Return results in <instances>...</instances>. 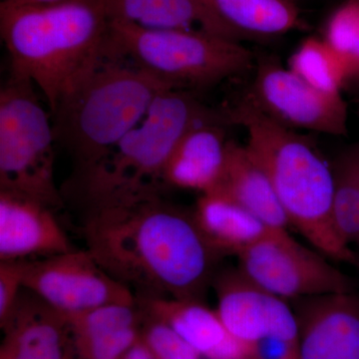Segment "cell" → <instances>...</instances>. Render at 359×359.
I'll return each instance as SVG.
<instances>
[{
    "instance_id": "1",
    "label": "cell",
    "mask_w": 359,
    "mask_h": 359,
    "mask_svg": "<svg viewBox=\"0 0 359 359\" xmlns=\"http://www.w3.org/2000/svg\"><path fill=\"white\" fill-rule=\"evenodd\" d=\"M86 250L136 299L202 301L223 255L192 211L152 194L85 212Z\"/></svg>"
},
{
    "instance_id": "2",
    "label": "cell",
    "mask_w": 359,
    "mask_h": 359,
    "mask_svg": "<svg viewBox=\"0 0 359 359\" xmlns=\"http://www.w3.org/2000/svg\"><path fill=\"white\" fill-rule=\"evenodd\" d=\"M110 25L106 0L0 4V34L11 74L39 87L51 114L102 58Z\"/></svg>"
},
{
    "instance_id": "3",
    "label": "cell",
    "mask_w": 359,
    "mask_h": 359,
    "mask_svg": "<svg viewBox=\"0 0 359 359\" xmlns=\"http://www.w3.org/2000/svg\"><path fill=\"white\" fill-rule=\"evenodd\" d=\"M221 110L229 125L247 131V146L268 173L290 226L328 259L356 266L358 255L335 226L332 166L313 142L269 118L248 96Z\"/></svg>"
},
{
    "instance_id": "4",
    "label": "cell",
    "mask_w": 359,
    "mask_h": 359,
    "mask_svg": "<svg viewBox=\"0 0 359 359\" xmlns=\"http://www.w3.org/2000/svg\"><path fill=\"white\" fill-rule=\"evenodd\" d=\"M205 122L228 126L221 109L205 105L193 92L163 90L143 120L95 166L71 178L66 191L77 196L85 212L159 194L165 186V167L177 144L189 130Z\"/></svg>"
},
{
    "instance_id": "5",
    "label": "cell",
    "mask_w": 359,
    "mask_h": 359,
    "mask_svg": "<svg viewBox=\"0 0 359 359\" xmlns=\"http://www.w3.org/2000/svg\"><path fill=\"white\" fill-rule=\"evenodd\" d=\"M168 88L138 66L105 50L52 113L56 143L74 163L72 178L95 166Z\"/></svg>"
},
{
    "instance_id": "6",
    "label": "cell",
    "mask_w": 359,
    "mask_h": 359,
    "mask_svg": "<svg viewBox=\"0 0 359 359\" xmlns=\"http://www.w3.org/2000/svg\"><path fill=\"white\" fill-rule=\"evenodd\" d=\"M107 51L171 88L190 92L240 76L256 65L254 53L237 40L202 29L148 30L111 23Z\"/></svg>"
},
{
    "instance_id": "7",
    "label": "cell",
    "mask_w": 359,
    "mask_h": 359,
    "mask_svg": "<svg viewBox=\"0 0 359 359\" xmlns=\"http://www.w3.org/2000/svg\"><path fill=\"white\" fill-rule=\"evenodd\" d=\"M35 85L11 74L0 91V191L39 201L54 211L65 198L54 178L53 124Z\"/></svg>"
},
{
    "instance_id": "8",
    "label": "cell",
    "mask_w": 359,
    "mask_h": 359,
    "mask_svg": "<svg viewBox=\"0 0 359 359\" xmlns=\"http://www.w3.org/2000/svg\"><path fill=\"white\" fill-rule=\"evenodd\" d=\"M238 259L247 278L285 301L355 290L351 278L328 257L299 244L287 230L271 231Z\"/></svg>"
},
{
    "instance_id": "9",
    "label": "cell",
    "mask_w": 359,
    "mask_h": 359,
    "mask_svg": "<svg viewBox=\"0 0 359 359\" xmlns=\"http://www.w3.org/2000/svg\"><path fill=\"white\" fill-rule=\"evenodd\" d=\"M248 97L262 112L287 128L346 136L347 105L341 94L314 88L271 56L256 59Z\"/></svg>"
},
{
    "instance_id": "10",
    "label": "cell",
    "mask_w": 359,
    "mask_h": 359,
    "mask_svg": "<svg viewBox=\"0 0 359 359\" xmlns=\"http://www.w3.org/2000/svg\"><path fill=\"white\" fill-rule=\"evenodd\" d=\"M25 289L65 313L137 302L133 292L112 278L86 249L28 259Z\"/></svg>"
},
{
    "instance_id": "11",
    "label": "cell",
    "mask_w": 359,
    "mask_h": 359,
    "mask_svg": "<svg viewBox=\"0 0 359 359\" xmlns=\"http://www.w3.org/2000/svg\"><path fill=\"white\" fill-rule=\"evenodd\" d=\"M217 295V313L224 327L243 344L264 337L299 339L294 309L287 301L266 292L241 269L217 273L212 283Z\"/></svg>"
},
{
    "instance_id": "12",
    "label": "cell",
    "mask_w": 359,
    "mask_h": 359,
    "mask_svg": "<svg viewBox=\"0 0 359 359\" xmlns=\"http://www.w3.org/2000/svg\"><path fill=\"white\" fill-rule=\"evenodd\" d=\"M302 359H359L355 292L294 299Z\"/></svg>"
},
{
    "instance_id": "13",
    "label": "cell",
    "mask_w": 359,
    "mask_h": 359,
    "mask_svg": "<svg viewBox=\"0 0 359 359\" xmlns=\"http://www.w3.org/2000/svg\"><path fill=\"white\" fill-rule=\"evenodd\" d=\"M25 290L1 327L0 359H74L66 314Z\"/></svg>"
},
{
    "instance_id": "14",
    "label": "cell",
    "mask_w": 359,
    "mask_h": 359,
    "mask_svg": "<svg viewBox=\"0 0 359 359\" xmlns=\"http://www.w3.org/2000/svg\"><path fill=\"white\" fill-rule=\"evenodd\" d=\"M72 250L53 209L20 194L0 191V259L45 257Z\"/></svg>"
},
{
    "instance_id": "15",
    "label": "cell",
    "mask_w": 359,
    "mask_h": 359,
    "mask_svg": "<svg viewBox=\"0 0 359 359\" xmlns=\"http://www.w3.org/2000/svg\"><path fill=\"white\" fill-rule=\"evenodd\" d=\"M145 313L164 321L205 359H248L249 347L202 301L137 299Z\"/></svg>"
},
{
    "instance_id": "16",
    "label": "cell",
    "mask_w": 359,
    "mask_h": 359,
    "mask_svg": "<svg viewBox=\"0 0 359 359\" xmlns=\"http://www.w3.org/2000/svg\"><path fill=\"white\" fill-rule=\"evenodd\" d=\"M226 126L223 123L205 122L189 130L168 160L163 174L165 186L201 194L216 190L226 165Z\"/></svg>"
},
{
    "instance_id": "17",
    "label": "cell",
    "mask_w": 359,
    "mask_h": 359,
    "mask_svg": "<svg viewBox=\"0 0 359 359\" xmlns=\"http://www.w3.org/2000/svg\"><path fill=\"white\" fill-rule=\"evenodd\" d=\"M216 190L226 194L269 228L287 231L289 221L273 183L247 145L229 140L223 177Z\"/></svg>"
},
{
    "instance_id": "18",
    "label": "cell",
    "mask_w": 359,
    "mask_h": 359,
    "mask_svg": "<svg viewBox=\"0 0 359 359\" xmlns=\"http://www.w3.org/2000/svg\"><path fill=\"white\" fill-rule=\"evenodd\" d=\"M193 214L208 242L223 256L238 257L276 231L218 190L202 194Z\"/></svg>"
},
{
    "instance_id": "19",
    "label": "cell",
    "mask_w": 359,
    "mask_h": 359,
    "mask_svg": "<svg viewBox=\"0 0 359 359\" xmlns=\"http://www.w3.org/2000/svg\"><path fill=\"white\" fill-rule=\"evenodd\" d=\"M106 11L111 23L148 30L202 29L237 40L198 0H106Z\"/></svg>"
},
{
    "instance_id": "20",
    "label": "cell",
    "mask_w": 359,
    "mask_h": 359,
    "mask_svg": "<svg viewBox=\"0 0 359 359\" xmlns=\"http://www.w3.org/2000/svg\"><path fill=\"white\" fill-rule=\"evenodd\" d=\"M238 40L271 39L302 26L294 0H198Z\"/></svg>"
},
{
    "instance_id": "21",
    "label": "cell",
    "mask_w": 359,
    "mask_h": 359,
    "mask_svg": "<svg viewBox=\"0 0 359 359\" xmlns=\"http://www.w3.org/2000/svg\"><path fill=\"white\" fill-rule=\"evenodd\" d=\"M287 68L306 83L332 94H341L346 73L337 54L323 39L309 37L290 55Z\"/></svg>"
},
{
    "instance_id": "22",
    "label": "cell",
    "mask_w": 359,
    "mask_h": 359,
    "mask_svg": "<svg viewBox=\"0 0 359 359\" xmlns=\"http://www.w3.org/2000/svg\"><path fill=\"white\" fill-rule=\"evenodd\" d=\"M334 176V222L340 238L359 244V145L340 154L332 165Z\"/></svg>"
},
{
    "instance_id": "23",
    "label": "cell",
    "mask_w": 359,
    "mask_h": 359,
    "mask_svg": "<svg viewBox=\"0 0 359 359\" xmlns=\"http://www.w3.org/2000/svg\"><path fill=\"white\" fill-rule=\"evenodd\" d=\"M323 39L337 54L347 82L359 81V0H346L327 18Z\"/></svg>"
},
{
    "instance_id": "24",
    "label": "cell",
    "mask_w": 359,
    "mask_h": 359,
    "mask_svg": "<svg viewBox=\"0 0 359 359\" xmlns=\"http://www.w3.org/2000/svg\"><path fill=\"white\" fill-rule=\"evenodd\" d=\"M65 314L73 341H82L98 335L140 327L143 316L138 302L108 304Z\"/></svg>"
},
{
    "instance_id": "25",
    "label": "cell",
    "mask_w": 359,
    "mask_h": 359,
    "mask_svg": "<svg viewBox=\"0 0 359 359\" xmlns=\"http://www.w3.org/2000/svg\"><path fill=\"white\" fill-rule=\"evenodd\" d=\"M141 311L143 316L139 339L153 359H203L198 351L166 323L142 309Z\"/></svg>"
},
{
    "instance_id": "26",
    "label": "cell",
    "mask_w": 359,
    "mask_h": 359,
    "mask_svg": "<svg viewBox=\"0 0 359 359\" xmlns=\"http://www.w3.org/2000/svg\"><path fill=\"white\" fill-rule=\"evenodd\" d=\"M140 327H136L98 335L82 341L72 340L74 359H122L138 341Z\"/></svg>"
},
{
    "instance_id": "27",
    "label": "cell",
    "mask_w": 359,
    "mask_h": 359,
    "mask_svg": "<svg viewBox=\"0 0 359 359\" xmlns=\"http://www.w3.org/2000/svg\"><path fill=\"white\" fill-rule=\"evenodd\" d=\"M28 259H0V327L15 308L22 290Z\"/></svg>"
},
{
    "instance_id": "28",
    "label": "cell",
    "mask_w": 359,
    "mask_h": 359,
    "mask_svg": "<svg viewBox=\"0 0 359 359\" xmlns=\"http://www.w3.org/2000/svg\"><path fill=\"white\" fill-rule=\"evenodd\" d=\"M248 347V359H302L299 339L264 337Z\"/></svg>"
},
{
    "instance_id": "29",
    "label": "cell",
    "mask_w": 359,
    "mask_h": 359,
    "mask_svg": "<svg viewBox=\"0 0 359 359\" xmlns=\"http://www.w3.org/2000/svg\"><path fill=\"white\" fill-rule=\"evenodd\" d=\"M122 359H153L140 339L125 353Z\"/></svg>"
},
{
    "instance_id": "30",
    "label": "cell",
    "mask_w": 359,
    "mask_h": 359,
    "mask_svg": "<svg viewBox=\"0 0 359 359\" xmlns=\"http://www.w3.org/2000/svg\"><path fill=\"white\" fill-rule=\"evenodd\" d=\"M57 1H62V0H1L0 4H16V6H22V4H52V2Z\"/></svg>"
},
{
    "instance_id": "31",
    "label": "cell",
    "mask_w": 359,
    "mask_h": 359,
    "mask_svg": "<svg viewBox=\"0 0 359 359\" xmlns=\"http://www.w3.org/2000/svg\"><path fill=\"white\" fill-rule=\"evenodd\" d=\"M356 266H358L359 268V255H358V264H356Z\"/></svg>"
},
{
    "instance_id": "32",
    "label": "cell",
    "mask_w": 359,
    "mask_h": 359,
    "mask_svg": "<svg viewBox=\"0 0 359 359\" xmlns=\"http://www.w3.org/2000/svg\"><path fill=\"white\" fill-rule=\"evenodd\" d=\"M358 113H359V111H358Z\"/></svg>"
}]
</instances>
